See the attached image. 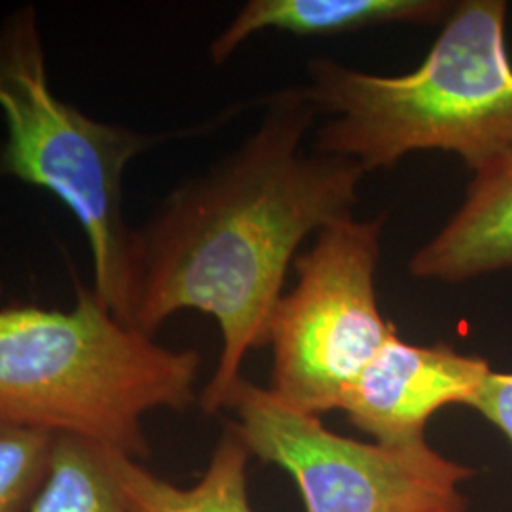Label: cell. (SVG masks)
<instances>
[{
  "label": "cell",
  "mask_w": 512,
  "mask_h": 512,
  "mask_svg": "<svg viewBox=\"0 0 512 512\" xmlns=\"http://www.w3.org/2000/svg\"><path fill=\"white\" fill-rule=\"evenodd\" d=\"M319 116L302 86L268 101L260 126L179 184L135 228L131 325L150 336L181 311L213 317L222 351L200 406L228 408L249 351L270 325L294 255L308 236L353 217L365 169L306 154Z\"/></svg>",
  "instance_id": "cell-1"
},
{
  "label": "cell",
  "mask_w": 512,
  "mask_h": 512,
  "mask_svg": "<svg viewBox=\"0 0 512 512\" xmlns=\"http://www.w3.org/2000/svg\"><path fill=\"white\" fill-rule=\"evenodd\" d=\"M507 14L503 0L454 2L429 54L399 76L311 59L304 95L334 116L315 131L313 150L366 173L420 150L456 154L475 173L512 150Z\"/></svg>",
  "instance_id": "cell-2"
},
{
  "label": "cell",
  "mask_w": 512,
  "mask_h": 512,
  "mask_svg": "<svg viewBox=\"0 0 512 512\" xmlns=\"http://www.w3.org/2000/svg\"><path fill=\"white\" fill-rule=\"evenodd\" d=\"M202 355L122 321L92 285L71 308L0 306V421L148 456L143 420L196 401Z\"/></svg>",
  "instance_id": "cell-3"
},
{
  "label": "cell",
  "mask_w": 512,
  "mask_h": 512,
  "mask_svg": "<svg viewBox=\"0 0 512 512\" xmlns=\"http://www.w3.org/2000/svg\"><path fill=\"white\" fill-rule=\"evenodd\" d=\"M0 114V177L71 211L88 239L93 291L131 325L135 228L124 213V179L137 156L175 135L101 122L61 99L33 4L0 21Z\"/></svg>",
  "instance_id": "cell-4"
},
{
  "label": "cell",
  "mask_w": 512,
  "mask_h": 512,
  "mask_svg": "<svg viewBox=\"0 0 512 512\" xmlns=\"http://www.w3.org/2000/svg\"><path fill=\"white\" fill-rule=\"evenodd\" d=\"M384 219L351 217L315 234L294 258L296 285L283 294L270 325V393L298 412L340 408L366 366L397 332L376 294Z\"/></svg>",
  "instance_id": "cell-5"
},
{
  "label": "cell",
  "mask_w": 512,
  "mask_h": 512,
  "mask_svg": "<svg viewBox=\"0 0 512 512\" xmlns=\"http://www.w3.org/2000/svg\"><path fill=\"white\" fill-rule=\"evenodd\" d=\"M228 408L251 456L293 476L308 512H467L461 488L475 469L427 440L389 446L348 439L247 380Z\"/></svg>",
  "instance_id": "cell-6"
},
{
  "label": "cell",
  "mask_w": 512,
  "mask_h": 512,
  "mask_svg": "<svg viewBox=\"0 0 512 512\" xmlns=\"http://www.w3.org/2000/svg\"><path fill=\"white\" fill-rule=\"evenodd\" d=\"M490 372L480 355L448 344H408L395 332L349 389L342 410L376 442L418 444L429 420L446 406H469Z\"/></svg>",
  "instance_id": "cell-7"
},
{
  "label": "cell",
  "mask_w": 512,
  "mask_h": 512,
  "mask_svg": "<svg viewBox=\"0 0 512 512\" xmlns=\"http://www.w3.org/2000/svg\"><path fill=\"white\" fill-rule=\"evenodd\" d=\"M408 270L448 285L512 270V150L473 173L458 211L412 255Z\"/></svg>",
  "instance_id": "cell-8"
},
{
  "label": "cell",
  "mask_w": 512,
  "mask_h": 512,
  "mask_svg": "<svg viewBox=\"0 0 512 512\" xmlns=\"http://www.w3.org/2000/svg\"><path fill=\"white\" fill-rule=\"evenodd\" d=\"M454 8L446 0H249L209 46L215 65L262 31L329 37L382 25H439Z\"/></svg>",
  "instance_id": "cell-9"
},
{
  "label": "cell",
  "mask_w": 512,
  "mask_h": 512,
  "mask_svg": "<svg viewBox=\"0 0 512 512\" xmlns=\"http://www.w3.org/2000/svg\"><path fill=\"white\" fill-rule=\"evenodd\" d=\"M128 512H256L247 492L251 452L230 423L198 484L179 488L120 452L103 448Z\"/></svg>",
  "instance_id": "cell-10"
},
{
  "label": "cell",
  "mask_w": 512,
  "mask_h": 512,
  "mask_svg": "<svg viewBox=\"0 0 512 512\" xmlns=\"http://www.w3.org/2000/svg\"><path fill=\"white\" fill-rule=\"evenodd\" d=\"M27 512H128V507L101 446L55 437L48 475Z\"/></svg>",
  "instance_id": "cell-11"
},
{
  "label": "cell",
  "mask_w": 512,
  "mask_h": 512,
  "mask_svg": "<svg viewBox=\"0 0 512 512\" xmlns=\"http://www.w3.org/2000/svg\"><path fill=\"white\" fill-rule=\"evenodd\" d=\"M55 435L0 421V512H27L37 497Z\"/></svg>",
  "instance_id": "cell-12"
},
{
  "label": "cell",
  "mask_w": 512,
  "mask_h": 512,
  "mask_svg": "<svg viewBox=\"0 0 512 512\" xmlns=\"http://www.w3.org/2000/svg\"><path fill=\"white\" fill-rule=\"evenodd\" d=\"M469 408L497 427L512 446V372L492 370Z\"/></svg>",
  "instance_id": "cell-13"
}]
</instances>
